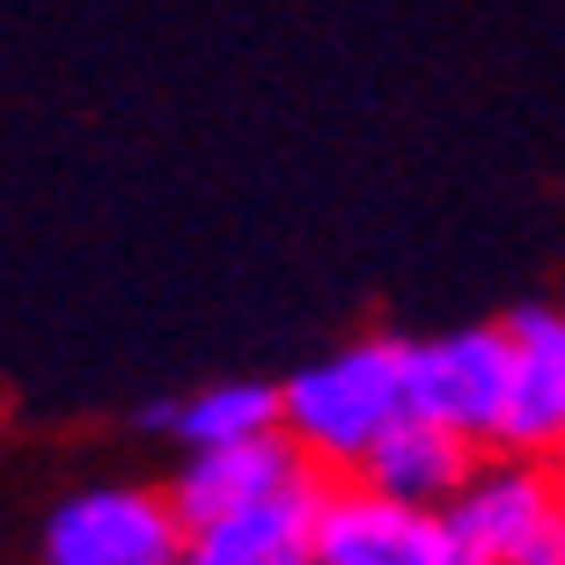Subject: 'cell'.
I'll use <instances>...</instances> for the list:
<instances>
[{"label":"cell","mask_w":565,"mask_h":565,"mask_svg":"<svg viewBox=\"0 0 565 565\" xmlns=\"http://www.w3.org/2000/svg\"><path fill=\"white\" fill-rule=\"evenodd\" d=\"M440 514L470 565H565V462L484 448Z\"/></svg>","instance_id":"obj_2"},{"label":"cell","mask_w":565,"mask_h":565,"mask_svg":"<svg viewBox=\"0 0 565 565\" xmlns=\"http://www.w3.org/2000/svg\"><path fill=\"white\" fill-rule=\"evenodd\" d=\"M147 426H162L177 448H221V440H250L279 426V382H213L177 404H154Z\"/></svg>","instance_id":"obj_10"},{"label":"cell","mask_w":565,"mask_h":565,"mask_svg":"<svg viewBox=\"0 0 565 565\" xmlns=\"http://www.w3.org/2000/svg\"><path fill=\"white\" fill-rule=\"evenodd\" d=\"M404 412V338H353L279 382V434L316 478H353L367 440Z\"/></svg>","instance_id":"obj_1"},{"label":"cell","mask_w":565,"mask_h":565,"mask_svg":"<svg viewBox=\"0 0 565 565\" xmlns=\"http://www.w3.org/2000/svg\"><path fill=\"white\" fill-rule=\"evenodd\" d=\"M507 382H514V345L507 323H462L404 345V404L462 434L470 448H492L507 419Z\"/></svg>","instance_id":"obj_4"},{"label":"cell","mask_w":565,"mask_h":565,"mask_svg":"<svg viewBox=\"0 0 565 565\" xmlns=\"http://www.w3.org/2000/svg\"><path fill=\"white\" fill-rule=\"evenodd\" d=\"M514 382H507V456H565V309H514L507 316Z\"/></svg>","instance_id":"obj_7"},{"label":"cell","mask_w":565,"mask_h":565,"mask_svg":"<svg viewBox=\"0 0 565 565\" xmlns=\"http://www.w3.org/2000/svg\"><path fill=\"white\" fill-rule=\"evenodd\" d=\"M309 565H470L440 507H404L360 478H323L309 507Z\"/></svg>","instance_id":"obj_3"},{"label":"cell","mask_w":565,"mask_h":565,"mask_svg":"<svg viewBox=\"0 0 565 565\" xmlns=\"http://www.w3.org/2000/svg\"><path fill=\"white\" fill-rule=\"evenodd\" d=\"M316 470L294 456V440L279 434H250V440H221V448H184L177 478L162 484L177 522H213V514H235V507H257V500H279L294 484H309Z\"/></svg>","instance_id":"obj_6"},{"label":"cell","mask_w":565,"mask_h":565,"mask_svg":"<svg viewBox=\"0 0 565 565\" xmlns=\"http://www.w3.org/2000/svg\"><path fill=\"white\" fill-rule=\"evenodd\" d=\"M316 484H294L279 500L235 507V514H213V522L184 529V565H309V507Z\"/></svg>","instance_id":"obj_9"},{"label":"cell","mask_w":565,"mask_h":565,"mask_svg":"<svg viewBox=\"0 0 565 565\" xmlns=\"http://www.w3.org/2000/svg\"><path fill=\"white\" fill-rule=\"evenodd\" d=\"M44 565H184V522L154 484H96L52 507Z\"/></svg>","instance_id":"obj_5"},{"label":"cell","mask_w":565,"mask_h":565,"mask_svg":"<svg viewBox=\"0 0 565 565\" xmlns=\"http://www.w3.org/2000/svg\"><path fill=\"white\" fill-rule=\"evenodd\" d=\"M478 456L484 448H470L462 434H448L440 419H426V412L404 404L397 419L367 440V456L353 462V478L375 484V492H390V500H404V507H448Z\"/></svg>","instance_id":"obj_8"},{"label":"cell","mask_w":565,"mask_h":565,"mask_svg":"<svg viewBox=\"0 0 565 565\" xmlns=\"http://www.w3.org/2000/svg\"><path fill=\"white\" fill-rule=\"evenodd\" d=\"M558 462H565V456H558Z\"/></svg>","instance_id":"obj_11"}]
</instances>
